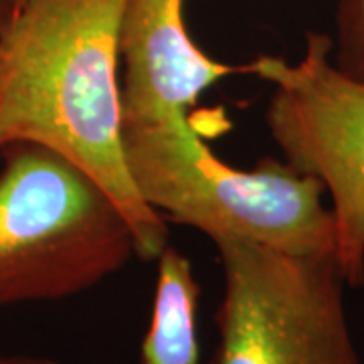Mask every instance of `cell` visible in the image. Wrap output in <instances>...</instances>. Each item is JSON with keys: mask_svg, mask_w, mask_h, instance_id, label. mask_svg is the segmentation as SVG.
<instances>
[{"mask_svg": "<svg viewBox=\"0 0 364 364\" xmlns=\"http://www.w3.org/2000/svg\"><path fill=\"white\" fill-rule=\"evenodd\" d=\"M126 0H23L0 33V146L71 160L116 200L136 253L156 259L166 221L134 188L122 148L119 25Z\"/></svg>", "mask_w": 364, "mask_h": 364, "instance_id": "obj_1", "label": "cell"}, {"mask_svg": "<svg viewBox=\"0 0 364 364\" xmlns=\"http://www.w3.org/2000/svg\"><path fill=\"white\" fill-rule=\"evenodd\" d=\"M122 148L134 188L164 221L188 225L213 243L338 259L324 182L286 160L265 156L255 168H233L208 150L186 112L122 122Z\"/></svg>", "mask_w": 364, "mask_h": 364, "instance_id": "obj_2", "label": "cell"}, {"mask_svg": "<svg viewBox=\"0 0 364 364\" xmlns=\"http://www.w3.org/2000/svg\"><path fill=\"white\" fill-rule=\"evenodd\" d=\"M0 158V306L75 298L138 257L126 215L77 164L33 142Z\"/></svg>", "mask_w": 364, "mask_h": 364, "instance_id": "obj_3", "label": "cell"}, {"mask_svg": "<svg viewBox=\"0 0 364 364\" xmlns=\"http://www.w3.org/2000/svg\"><path fill=\"white\" fill-rule=\"evenodd\" d=\"M225 291L213 364H364L352 338L336 257L215 243Z\"/></svg>", "mask_w": 364, "mask_h": 364, "instance_id": "obj_4", "label": "cell"}, {"mask_svg": "<svg viewBox=\"0 0 364 364\" xmlns=\"http://www.w3.org/2000/svg\"><path fill=\"white\" fill-rule=\"evenodd\" d=\"M334 41L306 35L298 63L261 55L245 65L272 97L265 124L284 160L324 182L332 196L340 269L348 287L364 286V83L334 65Z\"/></svg>", "mask_w": 364, "mask_h": 364, "instance_id": "obj_5", "label": "cell"}, {"mask_svg": "<svg viewBox=\"0 0 364 364\" xmlns=\"http://www.w3.org/2000/svg\"><path fill=\"white\" fill-rule=\"evenodd\" d=\"M245 67L221 63L196 45L184 0H126L119 25L124 122H152L186 112L217 81Z\"/></svg>", "mask_w": 364, "mask_h": 364, "instance_id": "obj_6", "label": "cell"}, {"mask_svg": "<svg viewBox=\"0 0 364 364\" xmlns=\"http://www.w3.org/2000/svg\"><path fill=\"white\" fill-rule=\"evenodd\" d=\"M156 291L150 324L140 346V364H198L196 308L200 284L193 263L174 245H166L156 259Z\"/></svg>", "mask_w": 364, "mask_h": 364, "instance_id": "obj_7", "label": "cell"}, {"mask_svg": "<svg viewBox=\"0 0 364 364\" xmlns=\"http://www.w3.org/2000/svg\"><path fill=\"white\" fill-rule=\"evenodd\" d=\"M334 65L364 83V0H338L334 13Z\"/></svg>", "mask_w": 364, "mask_h": 364, "instance_id": "obj_8", "label": "cell"}, {"mask_svg": "<svg viewBox=\"0 0 364 364\" xmlns=\"http://www.w3.org/2000/svg\"><path fill=\"white\" fill-rule=\"evenodd\" d=\"M0 364H59L51 356L35 354H0Z\"/></svg>", "mask_w": 364, "mask_h": 364, "instance_id": "obj_9", "label": "cell"}, {"mask_svg": "<svg viewBox=\"0 0 364 364\" xmlns=\"http://www.w3.org/2000/svg\"><path fill=\"white\" fill-rule=\"evenodd\" d=\"M14 11H16V2L14 0H0V33L11 23Z\"/></svg>", "mask_w": 364, "mask_h": 364, "instance_id": "obj_10", "label": "cell"}, {"mask_svg": "<svg viewBox=\"0 0 364 364\" xmlns=\"http://www.w3.org/2000/svg\"><path fill=\"white\" fill-rule=\"evenodd\" d=\"M14 2H16V6H18V4H21V2H23V0H14Z\"/></svg>", "mask_w": 364, "mask_h": 364, "instance_id": "obj_11", "label": "cell"}]
</instances>
